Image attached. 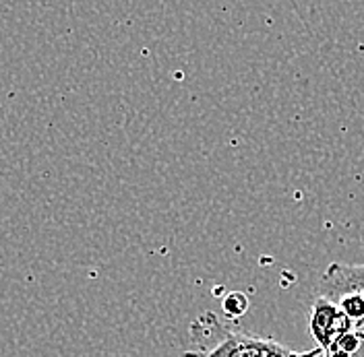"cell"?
<instances>
[{"label":"cell","instance_id":"4","mask_svg":"<svg viewBox=\"0 0 364 357\" xmlns=\"http://www.w3.org/2000/svg\"><path fill=\"white\" fill-rule=\"evenodd\" d=\"M222 310L226 312L228 318H238L249 310V297L240 291H232L228 293L222 302Z\"/></svg>","mask_w":364,"mask_h":357},{"label":"cell","instance_id":"1","mask_svg":"<svg viewBox=\"0 0 364 357\" xmlns=\"http://www.w3.org/2000/svg\"><path fill=\"white\" fill-rule=\"evenodd\" d=\"M191 336L197 349L186 351L182 357H323L318 347L311 351H292L273 339L234 331L211 312H205L193 322Z\"/></svg>","mask_w":364,"mask_h":357},{"label":"cell","instance_id":"2","mask_svg":"<svg viewBox=\"0 0 364 357\" xmlns=\"http://www.w3.org/2000/svg\"><path fill=\"white\" fill-rule=\"evenodd\" d=\"M309 331L318 349L325 353L341 336L356 331V326L331 300H327L325 295H317L309 314Z\"/></svg>","mask_w":364,"mask_h":357},{"label":"cell","instance_id":"3","mask_svg":"<svg viewBox=\"0 0 364 357\" xmlns=\"http://www.w3.org/2000/svg\"><path fill=\"white\" fill-rule=\"evenodd\" d=\"M336 273L340 275L346 283H350L354 290H358L364 297V265H341V263H333Z\"/></svg>","mask_w":364,"mask_h":357}]
</instances>
